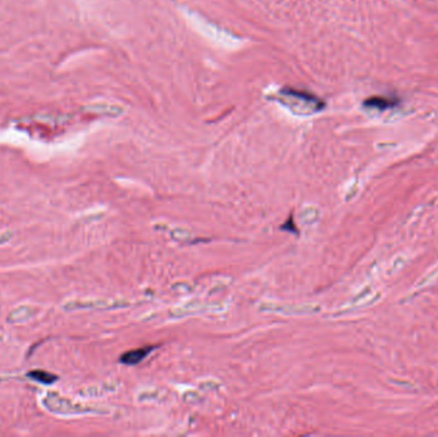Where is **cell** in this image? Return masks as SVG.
I'll list each match as a JSON object with an SVG mask.
<instances>
[{
    "mask_svg": "<svg viewBox=\"0 0 438 437\" xmlns=\"http://www.w3.org/2000/svg\"><path fill=\"white\" fill-rule=\"evenodd\" d=\"M45 408L54 414L59 416H78V414H99L105 413L104 410H99L95 408H89L86 405L72 403L71 400L63 399L55 394H49L47 398L42 400Z\"/></svg>",
    "mask_w": 438,
    "mask_h": 437,
    "instance_id": "1",
    "label": "cell"
},
{
    "mask_svg": "<svg viewBox=\"0 0 438 437\" xmlns=\"http://www.w3.org/2000/svg\"><path fill=\"white\" fill-rule=\"evenodd\" d=\"M259 311L264 313L281 314V316H312L320 312V307L317 304H279V303H261Z\"/></svg>",
    "mask_w": 438,
    "mask_h": 437,
    "instance_id": "2",
    "label": "cell"
},
{
    "mask_svg": "<svg viewBox=\"0 0 438 437\" xmlns=\"http://www.w3.org/2000/svg\"><path fill=\"white\" fill-rule=\"evenodd\" d=\"M129 301L127 300H109V299H96V300H86V301H71L64 305V309L68 312L73 311H90V309H96V311H114V309H122L129 307Z\"/></svg>",
    "mask_w": 438,
    "mask_h": 437,
    "instance_id": "3",
    "label": "cell"
},
{
    "mask_svg": "<svg viewBox=\"0 0 438 437\" xmlns=\"http://www.w3.org/2000/svg\"><path fill=\"white\" fill-rule=\"evenodd\" d=\"M218 309L219 307L215 305V304L188 303V304H185V305H181V307H177V308L172 309L169 313V317L172 319H181V318H186V317L208 313V312H216Z\"/></svg>",
    "mask_w": 438,
    "mask_h": 437,
    "instance_id": "4",
    "label": "cell"
},
{
    "mask_svg": "<svg viewBox=\"0 0 438 437\" xmlns=\"http://www.w3.org/2000/svg\"><path fill=\"white\" fill-rule=\"evenodd\" d=\"M157 347H158L157 345H147V346H142V347H137V349H134V350H129V352L122 354L119 362L123 363L124 365H129V367H132V365H137L141 362H144V360L146 359V358L149 357V355L151 354Z\"/></svg>",
    "mask_w": 438,
    "mask_h": 437,
    "instance_id": "5",
    "label": "cell"
},
{
    "mask_svg": "<svg viewBox=\"0 0 438 437\" xmlns=\"http://www.w3.org/2000/svg\"><path fill=\"white\" fill-rule=\"evenodd\" d=\"M399 104V99L395 96H371L364 101V105L368 108L378 109V111H384Z\"/></svg>",
    "mask_w": 438,
    "mask_h": 437,
    "instance_id": "6",
    "label": "cell"
},
{
    "mask_svg": "<svg viewBox=\"0 0 438 437\" xmlns=\"http://www.w3.org/2000/svg\"><path fill=\"white\" fill-rule=\"evenodd\" d=\"M86 111L91 112V113L101 114V116H109V117H117L121 116L123 113V108L118 105H112V104H94V105L86 106Z\"/></svg>",
    "mask_w": 438,
    "mask_h": 437,
    "instance_id": "7",
    "label": "cell"
},
{
    "mask_svg": "<svg viewBox=\"0 0 438 437\" xmlns=\"http://www.w3.org/2000/svg\"><path fill=\"white\" fill-rule=\"evenodd\" d=\"M32 313H34V311L30 307H19V308L14 309V311L9 313L8 322H11V323H24V322H27L31 318Z\"/></svg>",
    "mask_w": 438,
    "mask_h": 437,
    "instance_id": "8",
    "label": "cell"
},
{
    "mask_svg": "<svg viewBox=\"0 0 438 437\" xmlns=\"http://www.w3.org/2000/svg\"><path fill=\"white\" fill-rule=\"evenodd\" d=\"M320 218V210L317 207H313V205H306L301 209L300 212V220L304 225L312 226L319 221Z\"/></svg>",
    "mask_w": 438,
    "mask_h": 437,
    "instance_id": "9",
    "label": "cell"
},
{
    "mask_svg": "<svg viewBox=\"0 0 438 437\" xmlns=\"http://www.w3.org/2000/svg\"><path fill=\"white\" fill-rule=\"evenodd\" d=\"M27 376H29L31 380L36 381V382L42 383V385H53L54 382H57L58 377L55 375H53V373L49 372H45V370H32V372L27 373Z\"/></svg>",
    "mask_w": 438,
    "mask_h": 437,
    "instance_id": "10",
    "label": "cell"
},
{
    "mask_svg": "<svg viewBox=\"0 0 438 437\" xmlns=\"http://www.w3.org/2000/svg\"><path fill=\"white\" fill-rule=\"evenodd\" d=\"M168 233H169L170 238H172L173 241H176V243L185 244V243H190V241L192 240V233H191L188 230H185V228H181V227L170 228V230L168 231Z\"/></svg>",
    "mask_w": 438,
    "mask_h": 437,
    "instance_id": "11",
    "label": "cell"
},
{
    "mask_svg": "<svg viewBox=\"0 0 438 437\" xmlns=\"http://www.w3.org/2000/svg\"><path fill=\"white\" fill-rule=\"evenodd\" d=\"M159 390H145L139 394V400L140 401H151V400H158L159 399Z\"/></svg>",
    "mask_w": 438,
    "mask_h": 437,
    "instance_id": "12",
    "label": "cell"
}]
</instances>
